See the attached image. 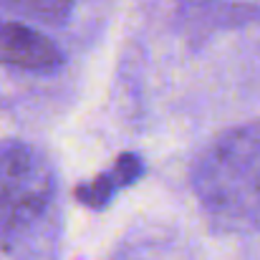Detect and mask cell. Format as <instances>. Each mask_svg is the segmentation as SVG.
Instances as JSON below:
<instances>
[{"instance_id": "4", "label": "cell", "mask_w": 260, "mask_h": 260, "mask_svg": "<svg viewBox=\"0 0 260 260\" xmlns=\"http://www.w3.org/2000/svg\"><path fill=\"white\" fill-rule=\"evenodd\" d=\"M142 172H144L142 157L134 154V152H126V154H121L109 170H104L99 177H93V179H88L84 184H79V187H76V200H79L81 205L91 207V210H101V207H106V205L114 200L116 192H121V189H126L129 184H134V182L142 177Z\"/></svg>"}, {"instance_id": "1", "label": "cell", "mask_w": 260, "mask_h": 260, "mask_svg": "<svg viewBox=\"0 0 260 260\" xmlns=\"http://www.w3.org/2000/svg\"><path fill=\"white\" fill-rule=\"evenodd\" d=\"M202 210L230 233H260V121L220 134L197 159Z\"/></svg>"}, {"instance_id": "3", "label": "cell", "mask_w": 260, "mask_h": 260, "mask_svg": "<svg viewBox=\"0 0 260 260\" xmlns=\"http://www.w3.org/2000/svg\"><path fill=\"white\" fill-rule=\"evenodd\" d=\"M63 61L61 48L43 33L0 18V66L25 71H53Z\"/></svg>"}, {"instance_id": "5", "label": "cell", "mask_w": 260, "mask_h": 260, "mask_svg": "<svg viewBox=\"0 0 260 260\" xmlns=\"http://www.w3.org/2000/svg\"><path fill=\"white\" fill-rule=\"evenodd\" d=\"M0 8H8L13 13H20L48 25H58L71 15L74 0H0Z\"/></svg>"}, {"instance_id": "2", "label": "cell", "mask_w": 260, "mask_h": 260, "mask_svg": "<svg viewBox=\"0 0 260 260\" xmlns=\"http://www.w3.org/2000/svg\"><path fill=\"white\" fill-rule=\"evenodd\" d=\"M56 177L48 159L30 144H0V235L25 233L51 205Z\"/></svg>"}]
</instances>
